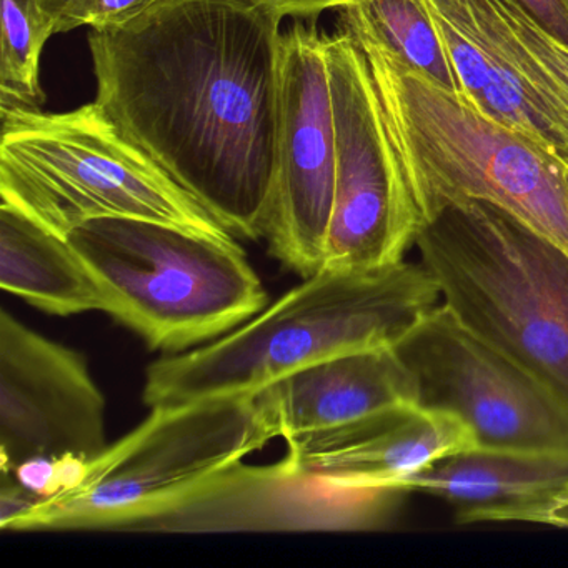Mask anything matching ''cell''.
I'll return each mask as SVG.
<instances>
[{
    "label": "cell",
    "instance_id": "obj_1",
    "mask_svg": "<svg viewBox=\"0 0 568 568\" xmlns=\"http://www.w3.org/2000/svg\"><path fill=\"white\" fill-rule=\"evenodd\" d=\"M282 19L254 0H164L89 29L95 104L225 231L264 239Z\"/></svg>",
    "mask_w": 568,
    "mask_h": 568
},
{
    "label": "cell",
    "instance_id": "obj_2",
    "mask_svg": "<svg viewBox=\"0 0 568 568\" xmlns=\"http://www.w3.org/2000/svg\"><path fill=\"white\" fill-rule=\"evenodd\" d=\"M440 302L422 264L322 267L224 337L152 362L142 398L152 408L254 395L321 362L397 347Z\"/></svg>",
    "mask_w": 568,
    "mask_h": 568
},
{
    "label": "cell",
    "instance_id": "obj_3",
    "mask_svg": "<svg viewBox=\"0 0 568 568\" xmlns=\"http://www.w3.org/2000/svg\"><path fill=\"white\" fill-rule=\"evenodd\" d=\"M358 45L422 231L448 207L488 202L568 254V168L557 155L388 52Z\"/></svg>",
    "mask_w": 568,
    "mask_h": 568
},
{
    "label": "cell",
    "instance_id": "obj_4",
    "mask_svg": "<svg viewBox=\"0 0 568 568\" xmlns=\"http://www.w3.org/2000/svg\"><path fill=\"white\" fill-rule=\"evenodd\" d=\"M442 304L568 408V254L488 202L442 212L418 234Z\"/></svg>",
    "mask_w": 568,
    "mask_h": 568
},
{
    "label": "cell",
    "instance_id": "obj_5",
    "mask_svg": "<svg viewBox=\"0 0 568 568\" xmlns=\"http://www.w3.org/2000/svg\"><path fill=\"white\" fill-rule=\"evenodd\" d=\"M2 204L61 237L98 219H141L234 237L94 102L74 111L0 108Z\"/></svg>",
    "mask_w": 568,
    "mask_h": 568
},
{
    "label": "cell",
    "instance_id": "obj_6",
    "mask_svg": "<svg viewBox=\"0 0 568 568\" xmlns=\"http://www.w3.org/2000/svg\"><path fill=\"white\" fill-rule=\"evenodd\" d=\"M104 312L152 351L182 354L241 327L268 294L235 237L141 219H98L68 234Z\"/></svg>",
    "mask_w": 568,
    "mask_h": 568
},
{
    "label": "cell",
    "instance_id": "obj_7",
    "mask_svg": "<svg viewBox=\"0 0 568 568\" xmlns=\"http://www.w3.org/2000/svg\"><path fill=\"white\" fill-rule=\"evenodd\" d=\"M255 395L158 405L9 531L138 530L274 440Z\"/></svg>",
    "mask_w": 568,
    "mask_h": 568
},
{
    "label": "cell",
    "instance_id": "obj_8",
    "mask_svg": "<svg viewBox=\"0 0 568 568\" xmlns=\"http://www.w3.org/2000/svg\"><path fill=\"white\" fill-rule=\"evenodd\" d=\"M335 195L324 267L377 268L405 261L422 222L388 135L367 58L348 32H328Z\"/></svg>",
    "mask_w": 568,
    "mask_h": 568
},
{
    "label": "cell",
    "instance_id": "obj_9",
    "mask_svg": "<svg viewBox=\"0 0 568 568\" xmlns=\"http://www.w3.org/2000/svg\"><path fill=\"white\" fill-rule=\"evenodd\" d=\"M417 405L450 412L480 450L568 454V408L517 362L438 304L395 347Z\"/></svg>",
    "mask_w": 568,
    "mask_h": 568
},
{
    "label": "cell",
    "instance_id": "obj_10",
    "mask_svg": "<svg viewBox=\"0 0 568 568\" xmlns=\"http://www.w3.org/2000/svg\"><path fill=\"white\" fill-rule=\"evenodd\" d=\"M327 36L295 21L281 36L274 195L264 239L285 268L311 277L324 267L335 195L334 108Z\"/></svg>",
    "mask_w": 568,
    "mask_h": 568
},
{
    "label": "cell",
    "instance_id": "obj_11",
    "mask_svg": "<svg viewBox=\"0 0 568 568\" xmlns=\"http://www.w3.org/2000/svg\"><path fill=\"white\" fill-rule=\"evenodd\" d=\"M108 442V400L81 352L0 312V468L34 457L94 460Z\"/></svg>",
    "mask_w": 568,
    "mask_h": 568
},
{
    "label": "cell",
    "instance_id": "obj_12",
    "mask_svg": "<svg viewBox=\"0 0 568 568\" xmlns=\"http://www.w3.org/2000/svg\"><path fill=\"white\" fill-rule=\"evenodd\" d=\"M402 491L342 490L277 464L232 465L184 501L135 531L375 530L390 517Z\"/></svg>",
    "mask_w": 568,
    "mask_h": 568
},
{
    "label": "cell",
    "instance_id": "obj_13",
    "mask_svg": "<svg viewBox=\"0 0 568 568\" xmlns=\"http://www.w3.org/2000/svg\"><path fill=\"white\" fill-rule=\"evenodd\" d=\"M460 94L488 118L557 155L568 168V99L497 14L490 0H424Z\"/></svg>",
    "mask_w": 568,
    "mask_h": 568
},
{
    "label": "cell",
    "instance_id": "obj_14",
    "mask_svg": "<svg viewBox=\"0 0 568 568\" xmlns=\"http://www.w3.org/2000/svg\"><path fill=\"white\" fill-rule=\"evenodd\" d=\"M470 450L480 448L462 418L414 404L292 438L284 460L297 474L342 490H392L414 471Z\"/></svg>",
    "mask_w": 568,
    "mask_h": 568
},
{
    "label": "cell",
    "instance_id": "obj_15",
    "mask_svg": "<svg viewBox=\"0 0 568 568\" xmlns=\"http://www.w3.org/2000/svg\"><path fill=\"white\" fill-rule=\"evenodd\" d=\"M275 437L321 434L400 405H417L394 348L355 352L302 368L254 394Z\"/></svg>",
    "mask_w": 568,
    "mask_h": 568
},
{
    "label": "cell",
    "instance_id": "obj_16",
    "mask_svg": "<svg viewBox=\"0 0 568 568\" xmlns=\"http://www.w3.org/2000/svg\"><path fill=\"white\" fill-rule=\"evenodd\" d=\"M568 484V454L470 450L440 458L392 487L457 505L458 524L475 515L514 507Z\"/></svg>",
    "mask_w": 568,
    "mask_h": 568
},
{
    "label": "cell",
    "instance_id": "obj_17",
    "mask_svg": "<svg viewBox=\"0 0 568 568\" xmlns=\"http://www.w3.org/2000/svg\"><path fill=\"white\" fill-rule=\"evenodd\" d=\"M0 288L58 317L104 312L94 275L68 239L0 205Z\"/></svg>",
    "mask_w": 568,
    "mask_h": 568
},
{
    "label": "cell",
    "instance_id": "obj_18",
    "mask_svg": "<svg viewBox=\"0 0 568 568\" xmlns=\"http://www.w3.org/2000/svg\"><path fill=\"white\" fill-rule=\"evenodd\" d=\"M338 29L358 44L382 49L450 91L460 92L447 49L424 0H365L338 9Z\"/></svg>",
    "mask_w": 568,
    "mask_h": 568
},
{
    "label": "cell",
    "instance_id": "obj_19",
    "mask_svg": "<svg viewBox=\"0 0 568 568\" xmlns=\"http://www.w3.org/2000/svg\"><path fill=\"white\" fill-rule=\"evenodd\" d=\"M55 34V22L34 0H2L0 108H42V52Z\"/></svg>",
    "mask_w": 568,
    "mask_h": 568
},
{
    "label": "cell",
    "instance_id": "obj_20",
    "mask_svg": "<svg viewBox=\"0 0 568 568\" xmlns=\"http://www.w3.org/2000/svg\"><path fill=\"white\" fill-rule=\"evenodd\" d=\"M490 4L530 52L551 84L568 99V45L541 28L517 0H490Z\"/></svg>",
    "mask_w": 568,
    "mask_h": 568
},
{
    "label": "cell",
    "instance_id": "obj_21",
    "mask_svg": "<svg viewBox=\"0 0 568 568\" xmlns=\"http://www.w3.org/2000/svg\"><path fill=\"white\" fill-rule=\"evenodd\" d=\"M164 0H79L64 21L59 26V34L79 28L99 29L125 24L144 14Z\"/></svg>",
    "mask_w": 568,
    "mask_h": 568
},
{
    "label": "cell",
    "instance_id": "obj_22",
    "mask_svg": "<svg viewBox=\"0 0 568 568\" xmlns=\"http://www.w3.org/2000/svg\"><path fill=\"white\" fill-rule=\"evenodd\" d=\"M478 521H527L568 528V484L514 507L481 511L471 518L470 524Z\"/></svg>",
    "mask_w": 568,
    "mask_h": 568
},
{
    "label": "cell",
    "instance_id": "obj_23",
    "mask_svg": "<svg viewBox=\"0 0 568 568\" xmlns=\"http://www.w3.org/2000/svg\"><path fill=\"white\" fill-rule=\"evenodd\" d=\"M284 21L292 18L295 21H315L322 12L331 9H344L348 6L361 4L365 0H254Z\"/></svg>",
    "mask_w": 568,
    "mask_h": 568
},
{
    "label": "cell",
    "instance_id": "obj_24",
    "mask_svg": "<svg viewBox=\"0 0 568 568\" xmlns=\"http://www.w3.org/2000/svg\"><path fill=\"white\" fill-rule=\"evenodd\" d=\"M518 4L554 38L568 45L567 0H517Z\"/></svg>",
    "mask_w": 568,
    "mask_h": 568
},
{
    "label": "cell",
    "instance_id": "obj_25",
    "mask_svg": "<svg viewBox=\"0 0 568 568\" xmlns=\"http://www.w3.org/2000/svg\"><path fill=\"white\" fill-rule=\"evenodd\" d=\"M34 2L55 22V29L59 31V26L79 0H34Z\"/></svg>",
    "mask_w": 568,
    "mask_h": 568
},
{
    "label": "cell",
    "instance_id": "obj_26",
    "mask_svg": "<svg viewBox=\"0 0 568 568\" xmlns=\"http://www.w3.org/2000/svg\"><path fill=\"white\" fill-rule=\"evenodd\" d=\"M567 4H568V0H567Z\"/></svg>",
    "mask_w": 568,
    "mask_h": 568
}]
</instances>
